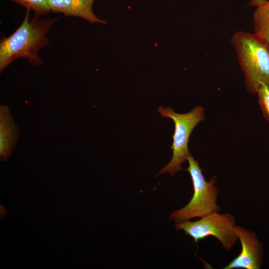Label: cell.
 Returning <instances> with one entry per match:
<instances>
[{"label": "cell", "mask_w": 269, "mask_h": 269, "mask_svg": "<svg viewBox=\"0 0 269 269\" xmlns=\"http://www.w3.org/2000/svg\"><path fill=\"white\" fill-rule=\"evenodd\" d=\"M30 10L26 9L20 26L0 42V71L1 72L13 61L23 58L32 65L41 66L43 61L39 56L40 50L47 45L49 38L46 36L53 24L59 17L29 20Z\"/></svg>", "instance_id": "6da1fadb"}, {"label": "cell", "mask_w": 269, "mask_h": 269, "mask_svg": "<svg viewBox=\"0 0 269 269\" xmlns=\"http://www.w3.org/2000/svg\"><path fill=\"white\" fill-rule=\"evenodd\" d=\"M231 43L245 76L247 91L256 94L261 83H269V48L254 33L235 32Z\"/></svg>", "instance_id": "7a4b0ae2"}, {"label": "cell", "mask_w": 269, "mask_h": 269, "mask_svg": "<svg viewBox=\"0 0 269 269\" xmlns=\"http://www.w3.org/2000/svg\"><path fill=\"white\" fill-rule=\"evenodd\" d=\"M187 161L188 167L186 170L191 177L194 192L192 198L186 206L171 213L169 219L176 221L201 218L220 209L216 203L219 191L215 185L216 176H213L207 181L198 160H195L191 153Z\"/></svg>", "instance_id": "3957f363"}, {"label": "cell", "mask_w": 269, "mask_h": 269, "mask_svg": "<svg viewBox=\"0 0 269 269\" xmlns=\"http://www.w3.org/2000/svg\"><path fill=\"white\" fill-rule=\"evenodd\" d=\"M157 110L162 117L172 120L175 125L173 143L170 147L173 152L172 157L157 175H174L183 169L181 164L187 160L191 154L188 147L189 136L195 127L205 120L204 108L196 106L185 114L177 113L170 107H159Z\"/></svg>", "instance_id": "277c9868"}, {"label": "cell", "mask_w": 269, "mask_h": 269, "mask_svg": "<svg viewBox=\"0 0 269 269\" xmlns=\"http://www.w3.org/2000/svg\"><path fill=\"white\" fill-rule=\"evenodd\" d=\"M236 227L235 219L232 214H220L217 211L213 212L195 221H177L174 224L176 230L184 231L195 243L209 236L215 237L227 251L233 247L238 240Z\"/></svg>", "instance_id": "5b68a950"}, {"label": "cell", "mask_w": 269, "mask_h": 269, "mask_svg": "<svg viewBox=\"0 0 269 269\" xmlns=\"http://www.w3.org/2000/svg\"><path fill=\"white\" fill-rule=\"evenodd\" d=\"M235 231L241 242L242 250L239 255L224 269H260L263 261V248L255 233L237 226Z\"/></svg>", "instance_id": "8992f818"}, {"label": "cell", "mask_w": 269, "mask_h": 269, "mask_svg": "<svg viewBox=\"0 0 269 269\" xmlns=\"http://www.w3.org/2000/svg\"><path fill=\"white\" fill-rule=\"evenodd\" d=\"M95 0H47L51 12L84 18L91 23L106 24L92 10Z\"/></svg>", "instance_id": "52a82bcc"}, {"label": "cell", "mask_w": 269, "mask_h": 269, "mask_svg": "<svg viewBox=\"0 0 269 269\" xmlns=\"http://www.w3.org/2000/svg\"><path fill=\"white\" fill-rule=\"evenodd\" d=\"M253 23L254 33L264 42L269 43V0L256 7Z\"/></svg>", "instance_id": "ba28073f"}, {"label": "cell", "mask_w": 269, "mask_h": 269, "mask_svg": "<svg viewBox=\"0 0 269 269\" xmlns=\"http://www.w3.org/2000/svg\"><path fill=\"white\" fill-rule=\"evenodd\" d=\"M26 9L34 12V17H39L51 12L47 0H10Z\"/></svg>", "instance_id": "9c48e42d"}, {"label": "cell", "mask_w": 269, "mask_h": 269, "mask_svg": "<svg viewBox=\"0 0 269 269\" xmlns=\"http://www.w3.org/2000/svg\"><path fill=\"white\" fill-rule=\"evenodd\" d=\"M256 94L263 116L269 123V83H261Z\"/></svg>", "instance_id": "30bf717a"}, {"label": "cell", "mask_w": 269, "mask_h": 269, "mask_svg": "<svg viewBox=\"0 0 269 269\" xmlns=\"http://www.w3.org/2000/svg\"><path fill=\"white\" fill-rule=\"evenodd\" d=\"M267 1V0H251L249 5L257 7Z\"/></svg>", "instance_id": "8fae6325"}, {"label": "cell", "mask_w": 269, "mask_h": 269, "mask_svg": "<svg viewBox=\"0 0 269 269\" xmlns=\"http://www.w3.org/2000/svg\"></svg>", "instance_id": "7c38bea8"}]
</instances>
